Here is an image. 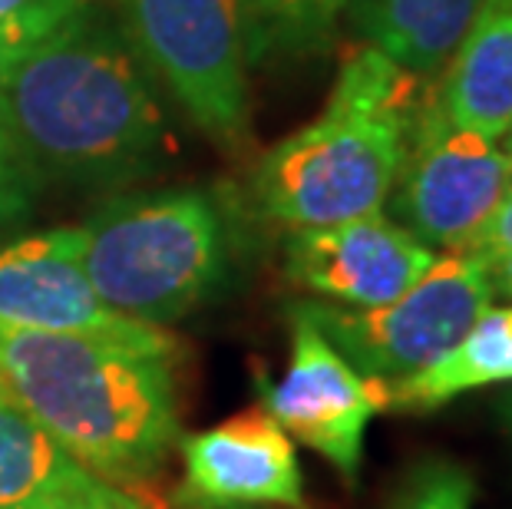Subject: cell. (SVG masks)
<instances>
[{"label":"cell","instance_id":"6da1fadb","mask_svg":"<svg viewBox=\"0 0 512 509\" xmlns=\"http://www.w3.org/2000/svg\"><path fill=\"white\" fill-rule=\"evenodd\" d=\"M0 116L40 182L119 189L169 159L156 83L100 0H80L0 77Z\"/></svg>","mask_w":512,"mask_h":509},{"label":"cell","instance_id":"7a4b0ae2","mask_svg":"<svg viewBox=\"0 0 512 509\" xmlns=\"http://www.w3.org/2000/svg\"><path fill=\"white\" fill-rule=\"evenodd\" d=\"M179 351L0 328L10 397L90 470L139 483L179 443Z\"/></svg>","mask_w":512,"mask_h":509},{"label":"cell","instance_id":"3957f363","mask_svg":"<svg viewBox=\"0 0 512 509\" xmlns=\"http://www.w3.org/2000/svg\"><path fill=\"white\" fill-rule=\"evenodd\" d=\"M423 100V77L374 47L344 60L324 110L261 156L255 202L285 229L384 212Z\"/></svg>","mask_w":512,"mask_h":509},{"label":"cell","instance_id":"277c9868","mask_svg":"<svg viewBox=\"0 0 512 509\" xmlns=\"http://www.w3.org/2000/svg\"><path fill=\"white\" fill-rule=\"evenodd\" d=\"M96 295L133 321L169 328L219 295L235 268V229L209 189L119 192L80 222Z\"/></svg>","mask_w":512,"mask_h":509},{"label":"cell","instance_id":"5b68a950","mask_svg":"<svg viewBox=\"0 0 512 509\" xmlns=\"http://www.w3.org/2000/svg\"><path fill=\"white\" fill-rule=\"evenodd\" d=\"M113 17L152 83L222 149L252 139L242 0H113Z\"/></svg>","mask_w":512,"mask_h":509},{"label":"cell","instance_id":"8992f818","mask_svg":"<svg viewBox=\"0 0 512 509\" xmlns=\"http://www.w3.org/2000/svg\"><path fill=\"white\" fill-rule=\"evenodd\" d=\"M486 262L473 252H443L417 285L374 308L298 301V308L357 371L397 384L423 371L463 338L493 305Z\"/></svg>","mask_w":512,"mask_h":509},{"label":"cell","instance_id":"52a82bcc","mask_svg":"<svg viewBox=\"0 0 512 509\" xmlns=\"http://www.w3.org/2000/svg\"><path fill=\"white\" fill-rule=\"evenodd\" d=\"M512 186V146L453 123L423 100L400 159L390 205L394 222L433 252H463Z\"/></svg>","mask_w":512,"mask_h":509},{"label":"cell","instance_id":"ba28073f","mask_svg":"<svg viewBox=\"0 0 512 509\" xmlns=\"http://www.w3.org/2000/svg\"><path fill=\"white\" fill-rule=\"evenodd\" d=\"M261 407L288 437L321 453L347 483H357L367 427L390 410L387 384L361 374L291 305V361L275 384L261 381Z\"/></svg>","mask_w":512,"mask_h":509},{"label":"cell","instance_id":"9c48e42d","mask_svg":"<svg viewBox=\"0 0 512 509\" xmlns=\"http://www.w3.org/2000/svg\"><path fill=\"white\" fill-rule=\"evenodd\" d=\"M0 328L86 334L179 351V341L166 328L126 318L96 295L83 268L80 225H57L0 245Z\"/></svg>","mask_w":512,"mask_h":509},{"label":"cell","instance_id":"30bf717a","mask_svg":"<svg viewBox=\"0 0 512 509\" xmlns=\"http://www.w3.org/2000/svg\"><path fill=\"white\" fill-rule=\"evenodd\" d=\"M437 255L390 215L367 212L334 225L291 229L285 275L331 305L374 308L417 285Z\"/></svg>","mask_w":512,"mask_h":509},{"label":"cell","instance_id":"8fae6325","mask_svg":"<svg viewBox=\"0 0 512 509\" xmlns=\"http://www.w3.org/2000/svg\"><path fill=\"white\" fill-rule=\"evenodd\" d=\"M185 496L209 506H304L294 443L265 407L182 440Z\"/></svg>","mask_w":512,"mask_h":509},{"label":"cell","instance_id":"7c38bea8","mask_svg":"<svg viewBox=\"0 0 512 509\" xmlns=\"http://www.w3.org/2000/svg\"><path fill=\"white\" fill-rule=\"evenodd\" d=\"M433 93L453 123L512 139V0H486Z\"/></svg>","mask_w":512,"mask_h":509},{"label":"cell","instance_id":"4fadbf2b","mask_svg":"<svg viewBox=\"0 0 512 509\" xmlns=\"http://www.w3.org/2000/svg\"><path fill=\"white\" fill-rule=\"evenodd\" d=\"M483 4L486 0H347L344 14L367 47L427 80L443 73Z\"/></svg>","mask_w":512,"mask_h":509},{"label":"cell","instance_id":"5bb4252c","mask_svg":"<svg viewBox=\"0 0 512 509\" xmlns=\"http://www.w3.org/2000/svg\"><path fill=\"white\" fill-rule=\"evenodd\" d=\"M103 480L14 397H0V509H53Z\"/></svg>","mask_w":512,"mask_h":509},{"label":"cell","instance_id":"9a60e30c","mask_svg":"<svg viewBox=\"0 0 512 509\" xmlns=\"http://www.w3.org/2000/svg\"><path fill=\"white\" fill-rule=\"evenodd\" d=\"M506 381H512V305H489L450 351H443L423 371L387 384V397L390 410L427 414L460 394Z\"/></svg>","mask_w":512,"mask_h":509},{"label":"cell","instance_id":"2e32d148","mask_svg":"<svg viewBox=\"0 0 512 509\" xmlns=\"http://www.w3.org/2000/svg\"><path fill=\"white\" fill-rule=\"evenodd\" d=\"M347 0H242L248 63L311 60L331 50Z\"/></svg>","mask_w":512,"mask_h":509},{"label":"cell","instance_id":"e0dca14e","mask_svg":"<svg viewBox=\"0 0 512 509\" xmlns=\"http://www.w3.org/2000/svg\"><path fill=\"white\" fill-rule=\"evenodd\" d=\"M476 483L460 463L430 457L420 460L407 476L390 509H473Z\"/></svg>","mask_w":512,"mask_h":509},{"label":"cell","instance_id":"ac0fdd59","mask_svg":"<svg viewBox=\"0 0 512 509\" xmlns=\"http://www.w3.org/2000/svg\"><path fill=\"white\" fill-rule=\"evenodd\" d=\"M43 182L30 162L20 156L17 143L10 139L4 116H0V235L17 229L20 222L30 219Z\"/></svg>","mask_w":512,"mask_h":509},{"label":"cell","instance_id":"d6986e66","mask_svg":"<svg viewBox=\"0 0 512 509\" xmlns=\"http://www.w3.org/2000/svg\"><path fill=\"white\" fill-rule=\"evenodd\" d=\"M80 0H40L37 7H30L27 14H20L10 24H0V77L34 47V43L50 34Z\"/></svg>","mask_w":512,"mask_h":509},{"label":"cell","instance_id":"ffe728a7","mask_svg":"<svg viewBox=\"0 0 512 509\" xmlns=\"http://www.w3.org/2000/svg\"><path fill=\"white\" fill-rule=\"evenodd\" d=\"M463 252H473L479 258H493V255L512 252V186H509L506 196L499 199V205L486 219L483 229L476 232L470 248H463Z\"/></svg>","mask_w":512,"mask_h":509},{"label":"cell","instance_id":"44dd1931","mask_svg":"<svg viewBox=\"0 0 512 509\" xmlns=\"http://www.w3.org/2000/svg\"><path fill=\"white\" fill-rule=\"evenodd\" d=\"M53 509H159L152 500H146V496L133 493L129 486L116 483V480H103L96 490L76 496V500H67Z\"/></svg>","mask_w":512,"mask_h":509},{"label":"cell","instance_id":"7402d4cb","mask_svg":"<svg viewBox=\"0 0 512 509\" xmlns=\"http://www.w3.org/2000/svg\"><path fill=\"white\" fill-rule=\"evenodd\" d=\"M483 262H486L489 281H493V291H506V295L512 298V252L483 258Z\"/></svg>","mask_w":512,"mask_h":509},{"label":"cell","instance_id":"603a6c76","mask_svg":"<svg viewBox=\"0 0 512 509\" xmlns=\"http://www.w3.org/2000/svg\"><path fill=\"white\" fill-rule=\"evenodd\" d=\"M40 0H0V24H10L20 14H27L30 7H37Z\"/></svg>","mask_w":512,"mask_h":509},{"label":"cell","instance_id":"cb8c5ba5","mask_svg":"<svg viewBox=\"0 0 512 509\" xmlns=\"http://www.w3.org/2000/svg\"><path fill=\"white\" fill-rule=\"evenodd\" d=\"M499 420H503V430H506V437L512 443V397L499 400Z\"/></svg>","mask_w":512,"mask_h":509},{"label":"cell","instance_id":"d4e9b609","mask_svg":"<svg viewBox=\"0 0 512 509\" xmlns=\"http://www.w3.org/2000/svg\"><path fill=\"white\" fill-rule=\"evenodd\" d=\"M185 509H258V506H209V503H195V500H189V506Z\"/></svg>","mask_w":512,"mask_h":509},{"label":"cell","instance_id":"484cf974","mask_svg":"<svg viewBox=\"0 0 512 509\" xmlns=\"http://www.w3.org/2000/svg\"><path fill=\"white\" fill-rule=\"evenodd\" d=\"M10 391H7V384H4V377H0V397H7Z\"/></svg>","mask_w":512,"mask_h":509},{"label":"cell","instance_id":"4316f807","mask_svg":"<svg viewBox=\"0 0 512 509\" xmlns=\"http://www.w3.org/2000/svg\"><path fill=\"white\" fill-rule=\"evenodd\" d=\"M503 143H509V146H512V139H503Z\"/></svg>","mask_w":512,"mask_h":509}]
</instances>
